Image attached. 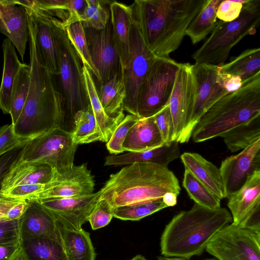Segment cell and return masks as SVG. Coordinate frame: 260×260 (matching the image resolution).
I'll return each instance as SVG.
<instances>
[{
  "mask_svg": "<svg viewBox=\"0 0 260 260\" xmlns=\"http://www.w3.org/2000/svg\"><path fill=\"white\" fill-rule=\"evenodd\" d=\"M30 80L22 112L13 125L19 137L31 139L60 127L66 114L64 100L56 76L39 62L34 32L28 19Z\"/></svg>",
  "mask_w": 260,
  "mask_h": 260,
  "instance_id": "1",
  "label": "cell"
},
{
  "mask_svg": "<svg viewBox=\"0 0 260 260\" xmlns=\"http://www.w3.org/2000/svg\"><path fill=\"white\" fill-rule=\"evenodd\" d=\"M205 1L136 0L131 6L149 49L156 57H169Z\"/></svg>",
  "mask_w": 260,
  "mask_h": 260,
  "instance_id": "2",
  "label": "cell"
},
{
  "mask_svg": "<svg viewBox=\"0 0 260 260\" xmlns=\"http://www.w3.org/2000/svg\"><path fill=\"white\" fill-rule=\"evenodd\" d=\"M231 222L232 215L226 208L210 209L194 203L166 226L160 238L161 253L186 259L199 255L215 235Z\"/></svg>",
  "mask_w": 260,
  "mask_h": 260,
  "instance_id": "3",
  "label": "cell"
},
{
  "mask_svg": "<svg viewBox=\"0 0 260 260\" xmlns=\"http://www.w3.org/2000/svg\"><path fill=\"white\" fill-rule=\"evenodd\" d=\"M180 191L178 179L168 167L136 163L111 174L100 190L99 200L114 209L158 200L168 192L178 196Z\"/></svg>",
  "mask_w": 260,
  "mask_h": 260,
  "instance_id": "4",
  "label": "cell"
},
{
  "mask_svg": "<svg viewBox=\"0 0 260 260\" xmlns=\"http://www.w3.org/2000/svg\"><path fill=\"white\" fill-rule=\"evenodd\" d=\"M260 116V72L242 87L216 101L201 117L191 137L199 143L222 137L234 127Z\"/></svg>",
  "mask_w": 260,
  "mask_h": 260,
  "instance_id": "5",
  "label": "cell"
},
{
  "mask_svg": "<svg viewBox=\"0 0 260 260\" xmlns=\"http://www.w3.org/2000/svg\"><path fill=\"white\" fill-rule=\"evenodd\" d=\"M260 23V0H246L239 17L217 21L210 37L191 55L196 63L223 64L232 49L242 39L256 32Z\"/></svg>",
  "mask_w": 260,
  "mask_h": 260,
  "instance_id": "6",
  "label": "cell"
},
{
  "mask_svg": "<svg viewBox=\"0 0 260 260\" xmlns=\"http://www.w3.org/2000/svg\"><path fill=\"white\" fill-rule=\"evenodd\" d=\"M50 24L56 43L59 57V73L57 77L66 112L73 117L90 105L83 73V65L68 38L63 23L54 17Z\"/></svg>",
  "mask_w": 260,
  "mask_h": 260,
  "instance_id": "7",
  "label": "cell"
},
{
  "mask_svg": "<svg viewBox=\"0 0 260 260\" xmlns=\"http://www.w3.org/2000/svg\"><path fill=\"white\" fill-rule=\"evenodd\" d=\"M78 146L73 141L72 132L58 127L29 139L16 164L41 162L62 175L73 169Z\"/></svg>",
  "mask_w": 260,
  "mask_h": 260,
  "instance_id": "8",
  "label": "cell"
},
{
  "mask_svg": "<svg viewBox=\"0 0 260 260\" xmlns=\"http://www.w3.org/2000/svg\"><path fill=\"white\" fill-rule=\"evenodd\" d=\"M180 65L170 57L155 58L139 90V118L152 117L168 104Z\"/></svg>",
  "mask_w": 260,
  "mask_h": 260,
  "instance_id": "9",
  "label": "cell"
},
{
  "mask_svg": "<svg viewBox=\"0 0 260 260\" xmlns=\"http://www.w3.org/2000/svg\"><path fill=\"white\" fill-rule=\"evenodd\" d=\"M132 13L129 59L126 68L122 70L126 90L123 109L137 116L139 90L156 56L146 44L139 21L133 10Z\"/></svg>",
  "mask_w": 260,
  "mask_h": 260,
  "instance_id": "10",
  "label": "cell"
},
{
  "mask_svg": "<svg viewBox=\"0 0 260 260\" xmlns=\"http://www.w3.org/2000/svg\"><path fill=\"white\" fill-rule=\"evenodd\" d=\"M205 250L219 260H260V226L229 224L215 235Z\"/></svg>",
  "mask_w": 260,
  "mask_h": 260,
  "instance_id": "11",
  "label": "cell"
},
{
  "mask_svg": "<svg viewBox=\"0 0 260 260\" xmlns=\"http://www.w3.org/2000/svg\"><path fill=\"white\" fill-rule=\"evenodd\" d=\"M218 68V65L207 63L192 64L196 84L195 96L182 143L188 142L195 126L204 113L216 101L228 93L217 80Z\"/></svg>",
  "mask_w": 260,
  "mask_h": 260,
  "instance_id": "12",
  "label": "cell"
},
{
  "mask_svg": "<svg viewBox=\"0 0 260 260\" xmlns=\"http://www.w3.org/2000/svg\"><path fill=\"white\" fill-rule=\"evenodd\" d=\"M195 91L196 84L192 64L180 63L168 103L174 127L172 141L182 143L183 137L192 111Z\"/></svg>",
  "mask_w": 260,
  "mask_h": 260,
  "instance_id": "13",
  "label": "cell"
},
{
  "mask_svg": "<svg viewBox=\"0 0 260 260\" xmlns=\"http://www.w3.org/2000/svg\"><path fill=\"white\" fill-rule=\"evenodd\" d=\"M83 28L92 61L100 76L101 80L98 83L100 86L122 71L110 16L102 29Z\"/></svg>",
  "mask_w": 260,
  "mask_h": 260,
  "instance_id": "14",
  "label": "cell"
},
{
  "mask_svg": "<svg viewBox=\"0 0 260 260\" xmlns=\"http://www.w3.org/2000/svg\"><path fill=\"white\" fill-rule=\"evenodd\" d=\"M16 3L24 7L27 11L34 32L36 52L39 62L52 74L57 76L59 57L50 24L52 16L37 7L34 1H16Z\"/></svg>",
  "mask_w": 260,
  "mask_h": 260,
  "instance_id": "15",
  "label": "cell"
},
{
  "mask_svg": "<svg viewBox=\"0 0 260 260\" xmlns=\"http://www.w3.org/2000/svg\"><path fill=\"white\" fill-rule=\"evenodd\" d=\"M219 169L225 198L228 199L255 171L260 170V139L239 153L225 158Z\"/></svg>",
  "mask_w": 260,
  "mask_h": 260,
  "instance_id": "16",
  "label": "cell"
},
{
  "mask_svg": "<svg viewBox=\"0 0 260 260\" xmlns=\"http://www.w3.org/2000/svg\"><path fill=\"white\" fill-rule=\"evenodd\" d=\"M100 190L89 194L69 198L37 200L61 224L80 230L99 200Z\"/></svg>",
  "mask_w": 260,
  "mask_h": 260,
  "instance_id": "17",
  "label": "cell"
},
{
  "mask_svg": "<svg viewBox=\"0 0 260 260\" xmlns=\"http://www.w3.org/2000/svg\"><path fill=\"white\" fill-rule=\"evenodd\" d=\"M93 176L86 164L74 166L67 173L58 175L50 187L35 196L32 200L69 198L89 194L94 188Z\"/></svg>",
  "mask_w": 260,
  "mask_h": 260,
  "instance_id": "18",
  "label": "cell"
},
{
  "mask_svg": "<svg viewBox=\"0 0 260 260\" xmlns=\"http://www.w3.org/2000/svg\"><path fill=\"white\" fill-rule=\"evenodd\" d=\"M228 199L232 223L245 226L253 215L260 211V170L255 171Z\"/></svg>",
  "mask_w": 260,
  "mask_h": 260,
  "instance_id": "19",
  "label": "cell"
},
{
  "mask_svg": "<svg viewBox=\"0 0 260 260\" xmlns=\"http://www.w3.org/2000/svg\"><path fill=\"white\" fill-rule=\"evenodd\" d=\"M0 31L11 41L23 60L29 36L25 9L14 1L0 0Z\"/></svg>",
  "mask_w": 260,
  "mask_h": 260,
  "instance_id": "20",
  "label": "cell"
},
{
  "mask_svg": "<svg viewBox=\"0 0 260 260\" xmlns=\"http://www.w3.org/2000/svg\"><path fill=\"white\" fill-rule=\"evenodd\" d=\"M26 208L18 219L21 240L54 237L59 233L54 216L37 200H27Z\"/></svg>",
  "mask_w": 260,
  "mask_h": 260,
  "instance_id": "21",
  "label": "cell"
},
{
  "mask_svg": "<svg viewBox=\"0 0 260 260\" xmlns=\"http://www.w3.org/2000/svg\"><path fill=\"white\" fill-rule=\"evenodd\" d=\"M58 176L49 165L38 162L15 164L5 176L1 192L4 194L11 188L22 185L47 184Z\"/></svg>",
  "mask_w": 260,
  "mask_h": 260,
  "instance_id": "22",
  "label": "cell"
},
{
  "mask_svg": "<svg viewBox=\"0 0 260 260\" xmlns=\"http://www.w3.org/2000/svg\"><path fill=\"white\" fill-rule=\"evenodd\" d=\"M179 143L172 141L150 150L129 152L117 155L107 156L105 166H121L136 163H148L168 167V165L180 157Z\"/></svg>",
  "mask_w": 260,
  "mask_h": 260,
  "instance_id": "23",
  "label": "cell"
},
{
  "mask_svg": "<svg viewBox=\"0 0 260 260\" xmlns=\"http://www.w3.org/2000/svg\"><path fill=\"white\" fill-rule=\"evenodd\" d=\"M114 42L119 56L122 70L126 67L129 55V35L133 22L131 6L112 1L109 6Z\"/></svg>",
  "mask_w": 260,
  "mask_h": 260,
  "instance_id": "24",
  "label": "cell"
},
{
  "mask_svg": "<svg viewBox=\"0 0 260 260\" xmlns=\"http://www.w3.org/2000/svg\"><path fill=\"white\" fill-rule=\"evenodd\" d=\"M180 157L185 169L219 199L225 198L219 169L215 165L197 153L184 152Z\"/></svg>",
  "mask_w": 260,
  "mask_h": 260,
  "instance_id": "25",
  "label": "cell"
},
{
  "mask_svg": "<svg viewBox=\"0 0 260 260\" xmlns=\"http://www.w3.org/2000/svg\"><path fill=\"white\" fill-rule=\"evenodd\" d=\"M164 143L153 117L139 119L128 133L122 144L124 151L141 152Z\"/></svg>",
  "mask_w": 260,
  "mask_h": 260,
  "instance_id": "26",
  "label": "cell"
},
{
  "mask_svg": "<svg viewBox=\"0 0 260 260\" xmlns=\"http://www.w3.org/2000/svg\"><path fill=\"white\" fill-rule=\"evenodd\" d=\"M4 67L0 86V109L10 114L14 87L22 64L16 54L15 46L6 38L3 43Z\"/></svg>",
  "mask_w": 260,
  "mask_h": 260,
  "instance_id": "27",
  "label": "cell"
},
{
  "mask_svg": "<svg viewBox=\"0 0 260 260\" xmlns=\"http://www.w3.org/2000/svg\"><path fill=\"white\" fill-rule=\"evenodd\" d=\"M20 247L28 260H70L60 231L54 237L21 240Z\"/></svg>",
  "mask_w": 260,
  "mask_h": 260,
  "instance_id": "28",
  "label": "cell"
},
{
  "mask_svg": "<svg viewBox=\"0 0 260 260\" xmlns=\"http://www.w3.org/2000/svg\"><path fill=\"white\" fill-rule=\"evenodd\" d=\"M57 221L69 259L95 260L96 253L90 234L82 228L80 230L70 228Z\"/></svg>",
  "mask_w": 260,
  "mask_h": 260,
  "instance_id": "29",
  "label": "cell"
},
{
  "mask_svg": "<svg viewBox=\"0 0 260 260\" xmlns=\"http://www.w3.org/2000/svg\"><path fill=\"white\" fill-rule=\"evenodd\" d=\"M83 73L90 105L101 135V141L107 142L116 126L125 117L124 114L116 117L109 116L101 105L92 74L83 66Z\"/></svg>",
  "mask_w": 260,
  "mask_h": 260,
  "instance_id": "30",
  "label": "cell"
},
{
  "mask_svg": "<svg viewBox=\"0 0 260 260\" xmlns=\"http://www.w3.org/2000/svg\"><path fill=\"white\" fill-rule=\"evenodd\" d=\"M96 90L104 111L109 116L116 117L123 113L126 90L122 71L99 86Z\"/></svg>",
  "mask_w": 260,
  "mask_h": 260,
  "instance_id": "31",
  "label": "cell"
},
{
  "mask_svg": "<svg viewBox=\"0 0 260 260\" xmlns=\"http://www.w3.org/2000/svg\"><path fill=\"white\" fill-rule=\"evenodd\" d=\"M222 0H206L204 6L188 25L185 35L193 44L201 42L211 33L217 22V10Z\"/></svg>",
  "mask_w": 260,
  "mask_h": 260,
  "instance_id": "32",
  "label": "cell"
},
{
  "mask_svg": "<svg viewBox=\"0 0 260 260\" xmlns=\"http://www.w3.org/2000/svg\"><path fill=\"white\" fill-rule=\"evenodd\" d=\"M218 66L219 73L239 76L244 82L260 72V48L247 49L229 62Z\"/></svg>",
  "mask_w": 260,
  "mask_h": 260,
  "instance_id": "33",
  "label": "cell"
},
{
  "mask_svg": "<svg viewBox=\"0 0 260 260\" xmlns=\"http://www.w3.org/2000/svg\"><path fill=\"white\" fill-rule=\"evenodd\" d=\"M221 137L231 152L245 149L260 139V116L234 127Z\"/></svg>",
  "mask_w": 260,
  "mask_h": 260,
  "instance_id": "34",
  "label": "cell"
},
{
  "mask_svg": "<svg viewBox=\"0 0 260 260\" xmlns=\"http://www.w3.org/2000/svg\"><path fill=\"white\" fill-rule=\"evenodd\" d=\"M74 128L72 132L76 144L101 141V135L90 105L84 110L78 111L73 117Z\"/></svg>",
  "mask_w": 260,
  "mask_h": 260,
  "instance_id": "35",
  "label": "cell"
},
{
  "mask_svg": "<svg viewBox=\"0 0 260 260\" xmlns=\"http://www.w3.org/2000/svg\"><path fill=\"white\" fill-rule=\"evenodd\" d=\"M182 185L194 203L210 209L220 207L221 199L186 169L184 173Z\"/></svg>",
  "mask_w": 260,
  "mask_h": 260,
  "instance_id": "36",
  "label": "cell"
},
{
  "mask_svg": "<svg viewBox=\"0 0 260 260\" xmlns=\"http://www.w3.org/2000/svg\"><path fill=\"white\" fill-rule=\"evenodd\" d=\"M67 36L78 55L83 67H86L96 78L101 80L99 72L94 66L89 53L84 28L81 21L74 22L64 27Z\"/></svg>",
  "mask_w": 260,
  "mask_h": 260,
  "instance_id": "37",
  "label": "cell"
},
{
  "mask_svg": "<svg viewBox=\"0 0 260 260\" xmlns=\"http://www.w3.org/2000/svg\"><path fill=\"white\" fill-rule=\"evenodd\" d=\"M30 66L22 63L14 87L10 114L13 125L17 121L25 104L29 89Z\"/></svg>",
  "mask_w": 260,
  "mask_h": 260,
  "instance_id": "38",
  "label": "cell"
},
{
  "mask_svg": "<svg viewBox=\"0 0 260 260\" xmlns=\"http://www.w3.org/2000/svg\"><path fill=\"white\" fill-rule=\"evenodd\" d=\"M86 8L80 17L83 27L95 29L104 28L110 16L109 6L112 1L86 0Z\"/></svg>",
  "mask_w": 260,
  "mask_h": 260,
  "instance_id": "39",
  "label": "cell"
},
{
  "mask_svg": "<svg viewBox=\"0 0 260 260\" xmlns=\"http://www.w3.org/2000/svg\"><path fill=\"white\" fill-rule=\"evenodd\" d=\"M166 207L167 206L161 199L145 203L114 208L113 215L123 220L138 221Z\"/></svg>",
  "mask_w": 260,
  "mask_h": 260,
  "instance_id": "40",
  "label": "cell"
},
{
  "mask_svg": "<svg viewBox=\"0 0 260 260\" xmlns=\"http://www.w3.org/2000/svg\"><path fill=\"white\" fill-rule=\"evenodd\" d=\"M139 119L136 116L128 114L118 124L106 144L110 153L116 155L124 152L123 143L130 129Z\"/></svg>",
  "mask_w": 260,
  "mask_h": 260,
  "instance_id": "41",
  "label": "cell"
},
{
  "mask_svg": "<svg viewBox=\"0 0 260 260\" xmlns=\"http://www.w3.org/2000/svg\"><path fill=\"white\" fill-rule=\"evenodd\" d=\"M113 210L107 201L99 200L87 218L92 229L97 230L108 225L113 217Z\"/></svg>",
  "mask_w": 260,
  "mask_h": 260,
  "instance_id": "42",
  "label": "cell"
},
{
  "mask_svg": "<svg viewBox=\"0 0 260 260\" xmlns=\"http://www.w3.org/2000/svg\"><path fill=\"white\" fill-rule=\"evenodd\" d=\"M34 3L40 10L56 18L63 24L68 18V0H35Z\"/></svg>",
  "mask_w": 260,
  "mask_h": 260,
  "instance_id": "43",
  "label": "cell"
},
{
  "mask_svg": "<svg viewBox=\"0 0 260 260\" xmlns=\"http://www.w3.org/2000/svg\"><path fill=\"white\" fill-rule=\"evenodd\" d=\"M29 140L18 137L12 124L0 127V156L25 144Z\"/></svg>",
  "mask_w": 260,
  "mask_h": 260,
  "instance_id": "44",
  "label": "cell"
},
{
  "mask_svg": "<svg viewBox=\"0 0 260 260\" xmlns=\"http://www.w3.org/2000/svg\"><path fill=\"white\" fill-rule=\"evenodd\" d=\"M164 143L172 141L173 122L168 104L152 116Z\"/></svg>",
  "mask_w": 260,
  "mask_h": 260,
  "instance_id": "45",
  "label": "cell"
},
{
  "mask_svg": "<svg viewBox=\"0 0 260 260\" xmlns=\"http://www.w3.org/2000/svg\"><path fill=\"white\" fill-rule=\"evenodd\" d=\"M50 185V182L47 184L19 185L9 190L4 195L12 199L30 200L37 194L48 189Z\"/></svg>",
  "mask_w": 260,
  "mask_h": 260,
  "instance_id": "46",
  "label": "cell"
},
{
  "mask_svg": "<svg viewBox=\"0 0 260 260\" xmlns=\"http://www.w3.org/2000/svg\"><path fill=\"white\" fill-rule=\"evenodd\" d=\"M246 1H222L219 4L216 13L219 20L226 22L233 21L240 15L243 4Z\"/></svg>",
  "mask_w": 260,
  "mask_h": 260,
  "instance_id": "47",
  "label": "cell"
},
{
  "mask_svg": "<svg viewBox=\"0 0 260 260\" xmlns=\"http://www.w3.org/2000/svg\"><path fill=\"white\" fill-rule=\"evenodd\" d=\"M25 144L16 148L0 156V201L7 199L1 192V184L3 180L12 166L19 160Z\"/></svg>",
  "mask_w": 260,
  "mask_h": 260,
  "instance_id": "48",
  "label": "cell"
},
{
  "mask_svg": "<svg viewBox=\"0 0 260 260\" xmlns=\"http://www.w3.org/2000/svg\"><path fill=\"white\" fill-rule=\"evenodd\" d=\"M20 241L18 220H0V244Z\"/></svg>",
  "mask_w": 260,
  "mask_h": 260,
  "instance_id": "49",
  "label": "cell"
},
{
  "mask_svg": "<svg viewBox=\"0 0 260 260\" xmlns=\"http://www.w3.org/2000/svg\"><path fill=\"white\" fill-rule=\"evenodd\" d=\"M86 6V0H68L69 16L67 20L63 24V27L74 22L80 21L81 16L83 13Z\"/></svg>",
  "mask_w": 260,
  "mask_h": 260,
  "instance_id": "50",
  "label": "cell"
},
{
  "mask_svg": "<svg viewBox=\"0 0 260 260\" xmlns=\"http://www.w3.org/2000/svg\"><path fill=\"white\" fill-rule=\"evenodd\" d=\"M217 80L227 92L231 93L240 88L244 82L237 76L219 73L218 70Z\"/></svg>",
  "mask_w": 260,
  "mask_h": 260,
  "instance_id": "51",
  "label": "cell"
},
{
  "mask_svg": "<svg viewBox=\"0 0 260 260\" xmlns=\"http://www.w3.org/2000/svg\"><path fill=\"white\" fill-rule=\"evenodd\" d=\"M20 249V241L0 244V260H11Z\"/></svg>",
  "mask_w": 260,
  "mask_h": 260,
  "instance_id": "52",
  "label": "cell"
},
{
  "mask_svg": "<svg viewBox=\"0 0 260 260\" xmlns=\"http://www.w3.org/2000/svg\"><path fill=\"white\" fill-rule=\"evenodd\" d=\"M27 206V200H22L13 205L7 212L6 218L9 220L18 219L25 211Z\"/></svg>",
  "mask_w": 260,
  "mask_h": 260,
  "instance_id": "53",
  "label": "cell"
},
{
  "mask_svg": "<svg viewBox=\"0 0 260 260\" xmlns=\"http://www.w3.org/2000/svg\"><path fill=\"white\" fill-rule=\"evenodd\" d=\"M22 200L8 198L0 201V220L7 219L6 213L7 211L15 204Z\"/></svg>",
  "mask_w": 260,
  "mask_h": 260,
  "instance_id": "54",
  "label": "cell"
},
{
  "mask_svg": "<svg viewBox=\"0 0 260 260\" xmlns=\"http://www.w3.org/2000/svg\"><path fill=\"white\" fill-rule=\"evenodd\" d=\"M178 195L173 192L166 193L162 199L167 207H173L176 205Z\"/></svg>",
  "mask_w": 260,
  "mask_h": 260,
  "instance_id": "55",
  "label": "cell"
},
{
  "mask_svg": "<svg viewBox=\"0 0 260 260\" xmlns=\"http://www.w3.org/2000/svg\"><path fill=\"white\" fill-rule=\"evenodd\" d=\"M11 260H28L22 250L20 247V249L18 252L15 255V256Z\"/></svg>",
  "mask_w": 260,
  "mask_h": 260,
  "instance_id": "56",
  "label": "cell"
},
{
  "mask_svg": "<svg viewBox=\"0 0 260 260\" xmlns=\"http://www.w3.org/2000/svg\"><path fill=\"white\" fill-rule=\"evenodd\" d=\"M157 260H188L186 259L175 257H160L158 258Z\"/></svg>",
  "mask_w": 260,
  "mask_h": 260,
  "instance_id": "57",
  "label": "cell"
},
{
  "mask_svg": "<svg viewBox=\"0 0 260 260\" xmlns=\"http://www.w3.org/2000/svg\"><path fill=\"white\" fill-rule=\"evenodd\" d=\"M130 260H147L144 256L142 255H137Z\"/></svg>",
  "mask_w": 260,
  "mask_h": 260,
  "instance_id": "58",
  "label": "cell"
},
{
  "mask_svg": "<svg viewBox=\"0 0 260 260\" xmlns=\"http://www.w3.org/2000/svg\"><path fill=\"white\" fill-rule=\"evenodd\" d=\"M204 260H219V259L216 258H215V257H214V258H211L206 259H204Z\"/></svg>",
  "mask_w": 260,
  "mask_h": 260,
  "instance_id": "59",
  "label": "cell"
}]
</instances>
